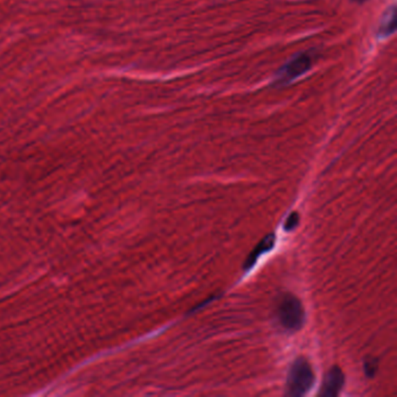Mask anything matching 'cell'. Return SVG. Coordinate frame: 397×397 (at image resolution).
Instances as JSON below:
<instances>
[{"label": "cell", "instance_id": "cell-8", "mask_svg": "<svg viewBox=\"0 0 397 397\" xmlns=\"http://www.w3.org/2000/svg\"><path fill=\"white\" fill-rule=\"evenodd\" d=\"M300 223V214L297 212H292L290 216H289L288 219L285 221V231H292V230L295 229Z\"/></svg>", "mask_w": 397, "mask_h": 397}, {"label": "cell", "instance_id": "cell-4", "mask_svg": "<svg viewBox=\"0 0 397 397\" xmlns=\"http://www.w3.org/2000/svg\"><path fill=\"white\" fill-rule=\"evenodd\" d=\"M345 375L340 368L334 366L327 371L323 381L319 395L320 396L332 397L337 396L341 388L344 387Z\"/></svg>", "mask_w": 397, "mask_h": 397}, {"label": "cell", "instance_id": "cell-9", "mask_svg": "<svg viewBox=\"0 0 397 397\" xmlns=\"http://www.w3.org/2000/svg\"><path fill=\"white\" fill-rule=\"evenodd\" d=\"M354 1H358V3H364L366 0H354Z\"/></svg>", "mask_w": 397, "mask_h": 397}, {"label": "cell", "instance_id": "cell-6", "mask_svg": "<svg viewBox=\"0 0 397 397\" xmlns=\"http://www.w3.org/2000/svg\"><path fill=\"white\" fill-rule=\"evenodd\" d=\"M396 30V11L395 6H391L389 10H387L386 14L381 20V25L378 27V35L381 38L389 37Z\"/></svg>", "mask_w": 397, "mask_h": 397}, {"label": "cell", "instance_id": "cell-3", "mask_svg": "<svg viewBox=\"0 0 397 397\" xmlns=\"http://www.w3.org/2000/svg\"><path fill=\"white\" fill-rule=\"evenodd\" d=\"M312 59L307 54H300L294 57L290 62L283 65L276 74V82L278 84H288L294 79L300 77L312 68Z\"/></svg>", "mask_w": 397, "mask_h": 397}, {"label": "cell", "instance_id": "cell-7", "mask_svg": "<svg viewBox=\"0 0 397 397\" xmlns=\"http://www.w3.org/2000/svg\"><path fill=\"white\" fill-rule=\"evenodd\" d=\"M376 369H378V359H374V358L366 359V361H365V371H366V375H367L368 378L374 376Z\"/></svg>", "mask_w": 397, "mask_h": 397}, {"label": "cell", "instance_id": "cell-1", "mask_svg": "<svg viewBox=\"0 0 397 397\" xmlns=\"http://www.w3.org/2000/svg\"><path fill=\"white\" fill-rule=\"evenodd\" d=\"M275 316L278 324L288 331L300 330L305 320L303 305L296 296L285 294L275 305Z\"/></svg>", "mask_w": 397, "mask_h": 397}, {"label": "cell", "instance_id": "cell-2", "mask_svg": "<svg viewBox=\"0 0 397 397\" xmlns=\"http://www.w3.org/2000/svg\"><path fill=\"white\" fill-rule=\"evenodd\" d=\"M315 383V374L312 366L304 358H298L289 371L287 380V395L302 396L312 389Z\"/></svg>", "mask_w": 397, "mask_h": 397}, {"label": "cell", "instance_id": "cell-5", "mask_svg": "<svg viewBox=\"0 0 397 397\" xmlns=\"http://www.w3.org/2000/svg\"><path fill=\"white\" fill-rule=\"evenodd\" d=\"M274 244H275V236L274 234H268V236H265L258 243V246L252 251L251 254L248 255L247 260H246V263L244 265L245 269L247 270L252 268L261 255L265 254V253L273 248Z\"/></svg>", "mask_w": 397, "mask_h": 397}]
</instances>
